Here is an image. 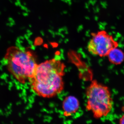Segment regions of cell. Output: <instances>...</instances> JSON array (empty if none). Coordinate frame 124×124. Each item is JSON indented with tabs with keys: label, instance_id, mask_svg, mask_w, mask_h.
<instances>
[{
	"label": "cell",
	"instance_id": "cell-1",
	"mask_svg": "<svg viewBox=\"0 0 124 124\" xmlns=\"http://www.w3.org/2000/svg\"><path fill=\"white\" fill-rule=\"evenodd\" d=\"M66 66L55 59L38 64L34 75L29 81L36 94L44 98H51L60 93L64 89L63 77Z\"/></svg>",
	"mask_w": 124,
	"mask_h": 124
},
{
	"label": "cell",
	"instance_id": "cell-2",
	"mask_svg": "<svg viewBox=\"0 0 124 124\" xmlns=\"http://www.w3.org/2000/svg\"><path fill=\"white\" fill-rule=\"evenodd\" d=\"M4 62L10 73L21 83L31 79L38 65L31 51L15 46L8 50Z\"/></svg>",
	"mask_w": 124,
	"mask_h": 124
},
{
	"label": "cell",
	"instance_id": "cell-3",
	"mask_svg": "<svg viewBox=\"0 0 124 124\" xmlns=\"http://www.w3.org/2000/svg\"><path fill=\"white\" fill-rule=\"evenodd\" d=\"M86 110L91 111L94 118L106 116L111 111L113 100L107 86L93 80L86 89Z\"/></svg>",
	"mask_w": 124,
	"mask_h": 124
},
{
	"label": "cell",
	"instance_id": "cell-4",
	"mask_svg": "<svg viewBox=\"0 0 124 124\" xmlns=\"http://www.w3.org/2000/svg\"><path fill=\"white\" fill-rule=\"evenodd\" d=\"M119 43L112 35L105 31L93 33L87 46L88 51L92 55L100 57L107 56L112 49L117 48Z\"/></svg>",
	"mask_w": 124,
	"mask_h": 124
},
{
	"label": "cell",
	"instance_id": "cell-5",
	"mask_svg": "<svg viewBox=\"0 0 124 124\" xmlns=\"http://www.w3.org/2000/svg\"><path fill=\"white\" fill-rule=\"evenodd\" d=\"M80 107V102L77 98L69 95L63 101L62 108L64 116H69L77 112Z\"/></svg>",
	"mask_w": 124,
	"mask_h": 124
},
{
	"label": "cell",
	"instance_id": "cell-6",
	"mask_svg": "<svg viewBox=\"0 0 124 124\" xmlns=\"http://www.w3.org/2000/svg\"><path fill=\"white\" fill-rule=\"evenodd\" d=\"M107 56L111 63L115 65L121 64L124 61V52L117 47L111 50Z\"/></svg>",
	"mask_w": 124,
	"mask_h": 124
},
{
	"label": "cell",
	"instance_id": "cell-7",
	"mask_svg": "<svg viewBox=\"0 0 124 124\" xmlns=\"http://www.w3.org/2000/svg\"><path fill=\"white\" fill-rule=\"evenodd\" d=\"M119 123L121 124H124V115L120 118L119 120Z\"/></svg>",
	"mask_w": 124,
	"mask_h": 124
}]
</instances>
